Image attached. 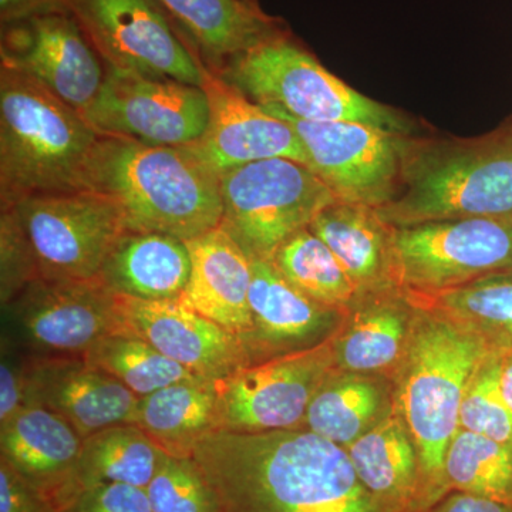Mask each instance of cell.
Here are the masks:
<instances>
[{
  "label": "cell",
  "mask_w": 512,
  "mask_h": 512,
  "mask_svg": "<svg viewBox=\"0 0 512 512\" xmlns=\"http://www.w3.org/2000/svg\"><path fill=\"white\" fill-rule=\"evenodd\" d=\"M192 457L218 512H377L348 451L309 429L217 431Z\"/></svg>",
  "instance_id": "1"
},
{
  "label": "cell",
  "mask_w": 512,
  "mask_h": 512,
  "mask_svg": "<svg viewBox=\"0 0 512 512\" xmlns=\"http://www.w3.org/2000/svg\"><path fill=\"white\" fill-rule=\"evenodd\" d=\"M92 191L116 201L131 232L190 241L221 227L220 175L188 147L103 136Z\"/></svg>",
  "instance_id": "2"
},
{
  "label": "cell",
  "mask_w": 512,
  "mask_h": 512,
  "mask_svg": "<svg viewBox=\"0 0 512 512\" xmlns=\"http://www.w3.org/2000/svg\"><path fill=\"white\" fill-rule=\"evenodd\" d=\"M103 134L26 77L0 69V202L92 191Z\"/></svg>",
  "instance_id": "3"
},
{
  "label": "cell",
  "mask_w": 512,
  "mask_h": 512,
  "mask_svg": "<svg viewBox=\"0 0 512 512\" xmlns=\"http://www.w3.org/2000/svg\"><path fill=\"white\" fill-rule=\"evenodd\" d=\"M377 214L393 228L512 217V123L476 138H407L396 197Z\"/></svg>",
  "instance_id": "4"
},
{
  "label": "cell",
  "mask_w": 512,
  "mask_h": 512,
  "mask_svg": "<svg viewBox=\"0 0 512 512\" xmlns=\"http://www.w3.org/2000/svg\"><path fill=\"white\" fill-rule=\"evenodd\" d=\"M126 231L119 205L97 191L32 195L0 218V239L18 252L29 284L99 278Z\"/></svg>",
  "instance_id": "5"
},
{
  "label": "cell",
  "mask_w": 512,
  "mask_h": 512,
  "mask_svg": "<svg viewBox=\"0 0 512 512\" xmlns=\"http://www.w3.org/2000/svg\"><path fill=\"white\" fill-rule=\"evenodd\" d=\"M222 79L264 109L303 121H350L409 133L402 114L363 96L329 72L288 29L225 64Z\"/></svg>",
  "instance_id": "6"
},
{
  "label": "cell",
  "mask_w": 512,
  "mask_h": 512,
  "mask_svg": "<svg viewBox=\"0 0 512 512\" xmlns=\"http://www.w3.org/2000/svg\"><path fill=\"white\" fill-rule=\"evenodd\" d=\"M495 350L483 336L448 322L427 323L409 350L402 404L426 476L441 478L471 380Z\"/></svg>",
  "instance_id": "7"
},
{
  "label": "cell",
  "mask_w": 512,
  "mask_h": 512,
  "mask_svg": "<svg viewBox=\"0 0 512 512\" xmlns=\"http://www.w3.org/2000/svg\"><path fill=\"white\" fill-rule=\"evenodd\" d=\"M221 227L251 259L271 261L296 232L338 201L305 164L271 158L220 175Z\"/></svg>",
  "instance_id": "8"
},
{
  "label": "cell",
  "mask_w": 512,
  "mask_h": 512,
  "mask_svg": "<svg viewBox=\"0 0 512 512\" xmlns=\"http://www.w3.org/2000/svg\"><path fill=\"white\" fill-rule=\"evenodd\" d=\"M106 67L204 86L202 63L160 0H63Z\"/></svg>",
  "instance_id": "9"
},
{
  "label": "cell",
  "mask_w": 512,
  "mask_h": 512,
  "mask_svg": "<svg viewBox=\"0 0 512 512\" xmlns=\"http://www.w3.org/2000/svg\"><path fill=\"white\" fill-rule=\"evenodd\" d=\"M394 275L439 293L512 269V217L464 218L393 228Z\"/></svg>",
  "instance_id": "10"
},
{
  "label": "cell",
  "mask_w": 512,
  "mask_h": 512,
  "mask_svg": "<svg viewBox=\"0 0 512 512\" xmlns=\"http://www.w3.org/2000/svg\"><path fill=\"white\" fill-rule=\"evenodd\" d=\"M265 110L291 124L305 148L306 167L338 201L380 208L396 197L407 134L350 121H303Z\"/></svg>",
  "instance_id": "11"
},
{
  "label": "cell",
  "mask_w": 512,
  "mask_h": 512,
  "mask_svg": "<svg viewBox=\"0 0 512 512\" xmlns=\"http://www.w3.org/2000/svg\"><path fill=\"white\" fill-rule=\"evenodd\" d=\"M2 67L86 114L99 96L106 64L73 13L45 10L2 23Z\"/></svg>",
  "instance_id": "12"
},
{
  "label": "cell",
  "mask_w": 512,
  "mask_h": 512,
  "mask_svg": "<svg viewBox=\"0 0 512 512\" xmlns=\"http://www.w3.org/2000/svg\"><path fill=\"white\" fill-rule=\"evenodd\" d=\"M84 117L103 136L190 147L208 126L210 101L202 87L106 67L99 96Z\"/></svg>",
  "instance_id": "13"
},
{
  "label": "cell",
  "mask_w": 512,
  "mask_h": 512,
  "mask_svg": "<svg viewBox=\"0 0 512 512\" xmlns=\"http://www.w3.org/2000/svg\"><path fill=\"white\" fill-rule=\"evenodd\" d=\"M328 367V346L320 345L252 363L225 377L217 382L220 431L296 429L325 384Z\"/></svg>",
  "instance_id": "14"
},
{
  "label": "cell",
  "mask_w": 512,
  "mask_h": 512,
  "mask_svg": "<svg viewBox=\"0 0 512 512\" xmlns=\"http://www.w3.org/2000/svg\"><path fill=\"white\" fill-rule=\"evenodd\" d=\"M36 356L83 357L123 330L117 295L99 278L32 282L3 306Z\"/></svg>",
  "instance_id": "15"
},
{
  "label": "cell",
  "mask_w": 512,
  "mask_h": 512,
  "mask_svg": "<svg viewBox=\"0 0 512 512\" xmlns=\"http://www.w3.org/2000/svg\"><path fill=\"white\" fill-rule=\"evenodd\" d=\"M202 89L210 101V119L200 140L188 148L215 174L271 158L308 164L291 124L249 100L208 67Z\"/></svg>",
  "instance_id": "16"
},
{
  "label": "cell",
  "mask_w": 512,
  "mask_h": 512,
  "mask_svg": "<svg viewBox=\"0 0 512 512\" xmlns=\"http://www.w3.org/2000/svg\"><path fill=\"white\" fill-rule=\"evenodd\" d=\"M123 330L134 333L192 375L210 382L252 365L234 333L180 301H140L117 296Z\"/></svg>",
  "instance_id": "17"
},
{
  "label": "cell",
  "mask_w": 512,
  "mask_h": 512,
  "mask_svg": "<svg viewBox=\"0 0 512 512\" xmlns=\"http://www.w3.org/2000/svg\"><path fill=\"white\" fill-rule=\"evenodd\" d=\"M26 406L59 414L82 439L117 424H134L140 397L83 357L25 359Z\"/></svg>",
  "instance_id": "18"
},
{
  "label": "cell",
  "mask_w": 512,
  "mask_h": 512,
  "mask_svg": "<svg viewBox=\"0 0 512 512\" xmlns=\"http://www.w3.org/2000/svg\"><path fill=\"white\" fill-rule=\"evenodd\" d=\"M83 439L59 414L26 406L0 429V460L59 512L72 510L83 493Z\"/></svg>",
  "instance_id": "19"
},
{
  "label": "cell",
  "mask_w": 512,
  "mask_h": 512,
  "mask_svg": "<svg viewBox=\"0 0 512 512\" xmlns=\"http://www.w3.org/2000/svg\"><path fill=\"white\" fill-rule=\"evenodd\" d=\"M187 247L191 276L180 302L244 342L252 332L251 258L222 227L190 239Z\"/></svg>",
  "instance_id": "20"
},
{
  "label": "cell",
  "mask_w": 512,
  "mask_h": 512,
  "mask_svg": "<svg viewBox=\"0 0 512 512\" xmlns=\"http://www.w3.org/2000/svg\"><path fill=\"white\" fill-rule=\"evenodd\" d=\"M191 276L187 242L126 231L111 249L99 275L109 291L140 301H180Z\"/></svg>",
  "instance_id": "21"
},
{
  "label": "cell",
  "mask_w": 512,
  "mask_h": 512,
  "mask_svg": "<svg viewBox=\"0 0 512 512\" xmlns=\"http://www.w3.org/2000/svg\"><path fill=\"white\" fill-rule=\"evenodd\" d=\"M202 63L222 67L266 37L286 30L284 20L244 0H160Z\"/></svg>",
  "instance_id": "22"
},
{
  "label": "cell",
  "mask_w": 512,
  "mask_h": 512,
  "mask_svg": "<svg viewBox=\"0 0 512 512\" xmlns=\"http://www.w3.org/2000/svg\"><path fill=\"white\" fill-rule=\"evenodd\" d=\"M249 308L252 332L244 340L249 357L265 348H293L318 338L329 325L330 306L289 284L274 262L251 259Z\"/></svg>",
  "instance_id": "23"
},
{
  "label": "cell",
  "mask_w": 512,
  "mask_h": 512,
  "mask_svg": "<svg viewBox=\"0 0 512 512\" xmlns=\"http://www.w3.org/2000/svg\"><path fill=\"white\" fill-rule=\"evenodd\" d=\"M134 424L165 454L192 457L202 439L221 430L217 382L187 380L140 397Z\"/></svg>",
  "instance_id": "24"
},
{
  "label": "cell",
  "mask_w": 512,
  "mask_h": 512,
  "mask_svg": "<svg viewBox=\"0 0 512 512\" xmlns=\"http://www.w3.org/2000/svg\"><path fill=\"white\" fill-rule=\"evenodd\" d=\"M309 229L328 245L359 289L394 274L393 227L376 208L336 201L319 212Z\"/></svg>",
  "instance_id": "25"
},
{
  "label": "cell",
  "mask_w": 512,
  "mask_h": 512,
  "mask_svg": "<svg viewBox=\"0 0 512 512\" xmlns=\"http://www.w3.org/2000/svg\"><path fill=\"white\" fill-rule=\"evenodd\" d=\"M160 450L137 424H117L83 440L80 483L83 491L101 483L147 488L156 476Z\"/></svg>",
  "instance_id": "26"
},
{
  "label": "cell",
  "mask_w": 512,
  "mask_h": 512,
  "mask_svg": "<svg viewBox=\"0 0 512 512\" xmlns=\"http://www.w3.org/2000/svg\"><path fill=\"white\" fill-rule=\"evenodd\" d=\"M83 359L109 373L138 397L148 396L171 384L200 379L127 330L101 339Z\"/></svg>",
  "instance_id": "27"
},
{
  "label": "cell",
  "mask_w": 512,
  "mask_h": 512,
  "mask_svg": "<svg viewBox=\"0 0 512 512\" xmlns=\"http://www.w3.org/2000/svg\"><path fill=\"white\" fill-rule=\"evenodd\" d=\"M271 261L289 284L330 308L349 302L359 291L328 245L309 228L292 235Z\"/></svg>",
  "instance_id": "28"
},
{
  "label": "cell",
  "mask_w": 512,
  "mask_h": 512,
  "mask_svg": "<svg viewBox=\"0 0 512 512\" xmlns=\"http://www.w3.org/2000/svg\"><path fill=\"white\" fill-rule=\"evenodd\" d=\"M349 457L369 493L394 498L412 488L416 448L397 420H384L362 434L350 444Z\"/></svg>",
  "instance_id": "29"
},
{
  "label": "cell",
  "mask_w": 512,
  "mask_h": 512,
  "mask_svg": "<svg viewBox=\"0 0 512 512\" xmlns=\"http://www.w3.org/2000/svg\"><path fill=\"white\" fill-rule=\"evenodd\" d=\"M444 474L463 493L490 498L512 507V448L457 430L444 463Z\"/></svg>",
  "instance_id": "30"
},
{
  "label": "cell",
  "mask_w": 512,
  "mask_h": 512,
  "mask_svg": "<svg viewBox=\"0 0 512 512\" xmlns=\"http://www.w3.org/2000/svg\"><path fill=\"white\" fill-rule=\"evenodd\" d=\"M436 303L498 349L512 345V269L439 293Z\"/></svg>",
  "instance_id": "31"
},
{
  "label": "cell",
  "mask_w": 512,
  "mask_h": 512,
  "mask_svg": "<svg viewBox=\"0 0 512 512\" xmlns=\"http://www.w3.org/2000/svg\"><path fill=\"white\" fill-rule=\"evenodd\" d=\"M379 407V393L362 380L323 384L306 413L308 429L339 446H350L362 436Z\"/></svg>",
  "instance_id": "32"
},
{
  "label": "cell",
  "mask_w": 512,
  "mask_h": 512,
  "mask_svg": "<svg viewBox=\"0 0 512 512\" xmlns=\"http://www.w3.org/2000/svg\"><path fill=\"white\" fill-rule=\"evenodd\" d=\"M404 316L393 308L363 313L348 335L340 340L339 359L355 372L383 369L400 355L404 338Z\"/></svg>",
  "instance_id": "33"
},
{
  "label": "cell",
  "mask_w": 512,
  "mask_h": 512,
  "mask_svg": "<svg viewBox=\"0 0 512 512\" xmlns=\"http://www.w3.org/2000/svg\"><path fill=\"white\" fill-rule=\"evenodd\" d=\"M495 350L478 369L460 409V427L512 448V410L501 389V355Z\"/></svg>",
  "instance_id": "34"
},
{
  "label": "cell",
  "mask_w": 512,
  "mask_h": 512,
  "mask_svg": "<svg viewBox=\"0 0 512 512\" xmlns=\"http://www.w3.org/2000/svg\"><path fill=\"white\" fill-rule=\"evenodd\" d=\"M146 490L154 512H218L214 491L194 457L163 451Z\"/></svg>",
  "instance_id": "35"
},
{
  "label": "cell",
  "mask_w": 512,
  "mask_h": 512,
  "mask_svg": "<svg viewBox=\"0 0 512 512\" xmlns=\"http://www.w3.org/2000/svg\"><path fill=\"white\" fill-rule=\"evenodd\" d=\"M69 512H154L146 488L101 483L86 488Z\"/></svg>",
  "instance_id": "36"
},
{
  "label": "cell",
  "mask_w": 512,
  "mask_h": 512,
  "mask_svg": "<svg viewBox=\"0 0 512 512\" xmlns=\"http://www.w3.org/2000/svg\"><path fill=\"white\" fill-rule=\"evenodd\" d=\"M26 407V367L25 359L10 353L6 343L2 345L0 363V429Z\"/></svg>",
  "instance_id": "37"
},
{
  "label": "cell",
  "mask_w": 512,
  "mask_h": 512,
  "mask_svg": "<svg viewBox=\"0 0 512 512\" xmlns=\"http://www.w3.org/2000/svg\"><path fill=\"white\" fill-rule=\"evenodd\" d=\"M0 512H59L0 460Z\"/></svg>",
  "instance_id": "38"
},
{
  "label": "cell",
  "mask_w": 512,
  "mask_h": 512,
  "mask_svg": "<svg viewBox=\"0 0 512 512\" xmlns=\"http://www.w3.org/2000/svg\"><path fill=\"white\" fill-rule=\"evenodd\" d=\"M60 8H66L63 0H0V22L6 23Z\"/></svg>",
  "instance_id": "39"
},
{
  "label": "cell",
  "mask_w": 512,
  "mask_h": 512,
  "mask_svg": "<svg viewBox=\"0 0 512 512\" xmlns=\"http://www.w3.org/2000/svg\"><path fill=\"white\" fill-rule=\"evenodd\" d=\"M444 512H512V507L490 498L463 493L451 498Z\"/></svg>",
  "instance_id": "40"
},
{
  "label": "cell",
  "mask_w": 512,
  "mask_h": 512,
  "mask_svg": "<svg viewBox=\"0 0 512 512\" xmlns=\"http://www.w3.org/2000/svg\"><path fill=\"white\" fill-rule=\"evenodd\" d=\"M501 389L512 410V345L504 349L501 355Z\"/></svg>",
  "instance_id": "41"
},
{
  "label": "cell",
  "mask_w": 512,
  "mask_h": 512,
  "mask_svg": "<svg viewBox=\"0 0 512 512\" xmlns=\"http://www.w3.org/2000/svg\"><path fill=\"white\" fill-rule=\"evenodd\" d=\"M244 2L251 3V5H259L258 0H244Z\"/></svg>",
  "instance_id": "42"
}]
</instances>
